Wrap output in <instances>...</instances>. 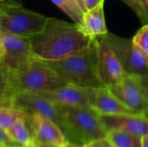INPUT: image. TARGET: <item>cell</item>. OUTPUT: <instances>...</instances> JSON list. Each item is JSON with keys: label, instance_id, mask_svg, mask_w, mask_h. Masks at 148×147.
I'll return each mask as SVG.
<instances>
[{"label": "cell", "instance_id": "6", "mask_svg": "<svg viewBox=\"0 0 148 147\" xmlns=\"http://www.w3.org/2000/svg\"><path fill=\"white\" fill-rule=\"evenodd\" d=\"M113 49L122 67L129 75H148V56L137 47L133 38L120 37L112 33L101 36Z\"/></svg>", "mask_w": 148, "mask_h": 147}, {"label": "cell", "instance_id": "2", "mask_svg": "<svg viewBox=\"0 0 148 147\" xmlns=\"http://www.w3.org/2000/svg\"><path fill=\"white\" fill-rule=\"evenodd\" d=\"M8 73L9 83L4 94L0 99V106L15 93L50 91L69 83L45 61L35 57L21 69Z\"/></svg>", "mask_w": 148, "mask_h": 147}, {"label": "cell", "instance_id": "29", "mask_svg": "<svg viewBox=\"0 0 148 147\" xmlns=\"http://www.w3.org/2000/svg\"><path fill=\"white\" fill-rule=\"evenodd\" d=\"M3 55V40H2V30L0 29V61Z\"/></svg>", "mask_w": 148, "mask_h": 147}, {"label": "cell", "instance_id": "7", "mask_svg": "<svg viewBox=\"0 0 148 147\" xmlns=\"http://www.w3.org/2000/svg\"><path fill=\"white\" fill-rule=\"evenodd\" d=\"M1 106L15 107L27 113H39L56 123L62 131L63 129V118L58 105L36 93H15Z\"/></svg>", "mask_w": 148, "mask_h": 147}, {"label": "cell", "instance_id": "32", "mask_svg": "<svg viewBox=\"0 0 148 147\" xmlns=\"http://www.w3.org/2000/svg\"><path fill=\"white\" fill-rule=\"evenodd\" d=\"M10 0H0V10L3 9Z\"/></svg>", "mask_w": 148, "mask_h": 147}, {"label": "cell", "instance_id": "20", "mask_svg": "<svg viewBox=\"0 0 148 147\" xmlns=\"http://www.w3.org/2000/svg\"><path fill=\"white\" fill-rule=\"evenodd\" d=\"M133 41L134 44L148 56V23L143 25V27L136 33L133 37Z\"/></svg>", "mask_w": 148, "mask_h": 147}, {"label": "cell", "instance_id": "16", "mask_svg": "<svg viewBox=\"0 0 148 147\" xmlns=\"http://www.w3.org/2000/svg\"><path fill=\"white\" fill-rule=\"evenodd\" d=\"M5 132L10 139L16 145L29 146L36 143L29 123V114L26 118L19 120Z\"/></svg>", "mask_w": 148, "mask_h": 147}, {"label": "cell", "instance_id": "26", "mask_svg": "<svg viewBox=\"0 0 148 147\" xmlns=\"http://www.w3.org/2000/svg\"><path fill=\"white\" fill-rule=\"evenodd\" d=\"M105 0H83V3L87 8L88 10L95 8V6H97L98 4L101 3H104Z\"/></svg>", "mask_w": 148, "mask_h": 147}, {"label": "cell", "instance_id": "30", "mask_svg": "<svg viewBox=\"0 0 148 147\" xmlns=\"http://www.w3.org/2000/svg\"><path fill=\"white\" fill-rule=\"evenodd\" d=\"M65 147H85L84 145H80V144H76V143H71V142H67Z\"/></svg>", "mask_w": 148, "mask_h": 147}, {"label": "cell", "instance_id": "8", "mask_svg": "<svg viewBox=\"0 0 148 147\" xmlns=\"http://www.w3.org/2000/svg\"><path fill=\"white\" fill-rule=\"evenodd\" d=\"M3 55L0 64L8 72H15L23 68L34 56L31 52L29 37L10 33L2 28Z\"/></svg>", "mask_w": 148, "mask_h": 147}, {"label": "cell", "instance_id": "11", "mask_svg": "<svg viewBox=\"0 0 148 147\" xmlns=\"http://www.w3.org/2000/svg\"><path fill=\"white\" fill-rule=\"evenodd\" d=\"M96 88L69 83L59 88L36 93L50 101L65 106L92 107Z\"/></svg>", "mask_w": 148, "mask_h": 147}, {"label": "cell", "instance_id": "17", "mask_svg": "<svg viewBox=\"0 0 148 147\" xmlns=\"http://www.w3.org/2000/svg\"><path fill=\"white\" fill-rule=\"evenodd\" d=\"M107 137L115 147H142V137L127 132L111 130Z\"/></svg>", "mask_w": 148, "mask_h": 147}, {"label": "cell", "instance_id": "10", "mask_svg": "<svg viewBox=\"0 0 148 147\" xmlns=\"http://www.w3.org/2000/svg\"><path fill=\"white\" fill-rule=\"evenodd\" d=\"M108 88L130 109L145 115L148 110V93L140 76L129 75L118 84Z\"/></svg>", "mask_w": 148, "mask_h": 147}, {"label": "cell", "instance_id": "28", "mask_svg": "<svg viewBox=\"0 0 148 147\" xmlns=\"http://www.w3.org/2000/svg\"><path fill=\"white\" fill-rule=\"evenodd\" d=\"M75 2L77 3V4H78L79 7L81 8V10H82V11L83 12V14H85V13L88 11V10H87L85 4H84V3H83V0H75Z\"/></svg>", "mask_w": 148, "mask_h": 147}, {"label": "cell", "instance_id": "22", "mask_svg": "<svg viewBox=\"0 0 148 147\" xmlns=\"http://www.w3.org/2000/svg\"><path fill=\"white\" fill-rule=\"evenodd\" d=\"M9 83V73L7 69L0 64V99L4 94Z\"/></svg>", "mask_w": 148, "mask_h": 147}, {"label": "cell", "instance_id": "27", "mask_svg": "<svg viewBox=\"0 0 148 147\" xmlns=\"http://www.w3.org/2000/svg\"><path fill=\"white\" fill-rule=\"evenodd\" d=\"M140 80H141L142 84L144 85V87L146 88V89H147L148 93V75L147 76H144V77H140ZM145 116L148 118V110L147 111V113H145Z\"/></svg>", "mask_w": 148, "mask_h": 147}, {"label": "cell", "instance_id": "33", "mask_svg": "<svg viewBox=\"0 0 148 147\" xmlns=\"http://www.w3.org/2000/svg\"><path fill=\"white\" fill-rule=\"evenodd\" d=\"M13 147H38V146H37L36 143H34V144H31V145H29V146H18V145H16V146H14Z\"/></svg>", "mask_w": 148, "mask_h": 147}, {"label": "cell", "instance_id": "1", "mask_svg": "<svg viewBox=\"0 0 148 147\" xmlns=\"http://www.w3.org/2000/svg\"><path fill=\"white\" fill-rule=\"evenodd\" d=\"M35 58L56 61L83 55L95 45V38L76 23L49 17L42 29L29 37Z\"/></svg>", "mask_w": 148, "mask_h": 147}, {"label": "cell", "instance_id": "9", "mask_svg": "<svg viewBox=\"0 0 148 147\" xmlns=\"http://www.w3.org/2000/svg\"><path fill=\"white\" fill-rule=\"evenodd\" d=\"M97 55V70L104 86L109 88L116 85L129 75L122 67L120 60L101 37H95Z\"/></svg>", "mask_w": 148, "mask_h": 147}, {"label": "cell", "instance_id": "25", "mask_svg": "<svg viewBox=\"0 0 148 147\" xmlns=\"http://www.w3.org/2000/svg\"><path fill=\"white\" fill-rule=\"evenodd\" d=\"M75 13H77L78 15H80V16H83V12L82 11V10H81V8L79 7V5L77 4V3L75 2V0H63Z\"/></svg>", "mask_w": 148, "mask_h": 147}, {"label": "cell", "instance_id": "31", "mask_svg": "<svg viewBox=\"0 0 148 147\" xmlns=\"http://www.w3.org/2000/svg\"><path fill=\"white\" fill-rule=\"evenodd\" d=\"M142 147H148V134L142 137Z\"/></svg>", "mask_w": 148, "mask_h": 147}, {"label": "cell", "instance_id": "4", "mask_svg": "<svg viewBox=\"0 0 148 147\" xmlns=\"http://www.w3.org/2000/svg\"><path fill=\"white\" fill-rule=\"evenodd\" d=\"M47 64L69 83L81 87L99 88L105 87L97 70L95 45L83 54L56 61H45Z\"/></svg>", "mask_w": 148, "mask_h": 147}, {"label": "cell", "instance_id": "13", "mask_svg": "<svg viewBox=\"0 0 148 147\" xmlns=\"http://www.w3.org/2000/svg\"><path fill=\"white\" fill-rule=\"evenodd\" d=\"M108 132L121 130L139 136L148 134V118L144 114L100 115Z\"/></svg>", "mask_w": 148, "mask_h": 147}, {"label": "cell", "instance_id": "3", "mask_svg": "<svg viewBox=\"0 0 148 147\" xmlns=\"http://www.w3.org/2000/svg\"><path fill=\"white\" fill-rule=\"evenodd\" d=\"M57 105L63 118L62 132L68 142L86 145L108 136L100 114L92 107Z\"/></svg>", "mask_w": 148, "mask_h": 147}, {"label": "cell", "instance_id": "14", "mask_svg": "<svg viewBox=\"0 0 148 147\" xmlns=\"http://www.w3.org/2000/svg\"><path fill=\"white\" fill-rule=\"evenodd\" d=\"M92 108L100 115L140 114L122 103L107 87L96 88Z\"/></svg>", "mask_w": 148, "mask_h": 147}, {"label": "cell", "instance_id": "23", "mask_svg": "<svg viewBox=\"0 0 148 147\" xmlns=\"http://www.w3.org/2000/svg\"><path fill=\"white\" fill-rule=\"evenodd\" d=\"M85 147H115L114 144L108 139V137L101 138L94 141H91L86 145H84Z\"/></svg>", "mask_w": 148, "mask_h": 147}, {"label": "cell", "instance_id": "24", "mask_svg": "<svg viewBox=\"0 0 148 147\" xmlns=\"http://www.w3.org/2000/svg\"><path fill=\"white\" fill-rule=\"evenodd\" d=\"M16 144L10 139L6 132L0 127V147H13Z\"/></svg>", "mask_w": 148, "mask_h": 147}, {"label": "cell", "instance_id": "5", "mask_svg": "<svg viewBox=\"0 0 148 147\" xmlns=\"http://www.w3.org/2000/svg\"><path fill=\"white\" fill-rule=\"evenodd\" d=\"M48 18L25 9L16 0H10L0 10V28L17 36L30 37L42 29Z\"/></svg>", "mask_w": 148, "mask_h": 147}, {"label": "cell", "instance_id": "15", "mask_svg": "<svg viewBox=\"0 0 148 147\" xmlns=\"http://www.w3.org/2000/svg\"><path fill=\"white\" fill-rule=\"evenodd\" d=\"M103 4L104 3L98 4L83 15L84 29L94 38L108 33L104 17Z\"/></svg>", "mask_w": 148, "mask_h": 147}, {"label": "cell", "instance_id": "19", "mask_svg": "<svg viewBox=\"0 0 148 147\" xmlns=\"http://www.w3.org/2000/svg\"><path fill=\"white\" fill-rule=\"evenodd\" d=\"M132 8L143 24L148 23V0H121Z\"/></svg>", "mask_w": 148, "mask_h": 147}, {"label": "cell", "instance_id": "12", "mask_svg": "<svg viewBox=\"0 0 148 147\" xmlns=\"http://www.w3.org/2000/svg\"><path fill=\"white\" fill-rule=\"evenodd\" d=\"M34 139L37 146H65L68 142L60 126L39 113H28Z\"/></svg>", "mask_w": 148, "mask_h": 147}, {"label": "cell", "instance_id": "21", "mask_svg": "<svg viewBox=\"0 0 148 147\" xmlns=\"http://www.w3.org/2000/svg\"><path fill=\"white\" fill-rule=\"evenodd\" d=\"M58 8H60L64 13H66L75 23L80 24L82 27L84 28V23H83V16L78 15L75 13L63 0H51Z\"/></svg>", "mask_w": 148, "mask_h": 147}, {"label": "cell", "instance_id": "18", "mask_svg": "<svg viewBox=\"0 0 148 147\" xmlns=\"http://www.w3.org/2000/svg\"><path fill=\"white\" fill-rule=\"evenodd\" d=\"M28 113L22 109L10 106H0V127L6 131L19 120L26 118Z\"/></svg>", "mask_w": 148, "mask_h": 147}, {"label": "cell", "instance_id": "34", "mask_svg": "<svg viewBox=\"0 0 148 147\" xmlns=\"http://www.w3.org/2000/svg\"><path fill=\"white\" fill-rule=\"evenodd\" d=\"M38 147H65V146H51V145H43V146H37Z\"/></svg>", "mask_w": 148, "mask_h": 147}]
</instances>
